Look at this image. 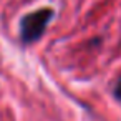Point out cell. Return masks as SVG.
Returning a JSON list of instances; mask_svg holds the SVG:
<instances>
[{
  "label": "cell",
  "mask_w": 121,
  "mask_h": 121,
  "mask_svg": "<svg viewBox=\"0 0 121 121\" xmlns=\"http://www.w3.org/2000/svg\"><path fill=\"white\" fill-rule=\"evenodd\" d=\"M53 17L52 9H40L37 12H32L22 18L20 23V38L23 43H33L37 42L47 30L50 20Z\"/></svg>",
  "instance_id": "obj_1"
},
{
  "label": "cell",
  "mask_w": 121,
  "mask_h": 121,
  "mask_svg": "<svg viewBox=\"0 0 121 121\" xmlns=\"http://www.w3.org/2000/svg\"><path fill=\"white\" fill-rule=\"evenodd\" d=\"M113 95L118 101H121V75L118 76L116 83H114V88H113Z\"/></svg>",
  "instance_id": "obj_2"
}]
</instances>
